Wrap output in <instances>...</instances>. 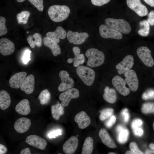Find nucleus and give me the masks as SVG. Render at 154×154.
Returning <instances> with one entry per match:
<instances>
[{
	"instance_id": "obj_1",
	"label": "nucleus",
	"mask_w": 154,
	"mask_h": 154,
	"mask_svg": "<svg viewBox=\"0 0 154 154\" xmlns=\"http://www.w3.org/2000/svg\"><path fill=\"white\" fill-rule=\"evenodd\" d=\"M70 12L69 8L66 5H54L49 7L48 14L53 21L59 22L66 19Z\"/></svg>"
},
{
	"instance_id": "obj_2",
	"label": "nucleus",
	"mask_w": 154,
	"mask_h": 154,
	"mask_svg": "<svg viewBox=\"0 0 154 154\" xmlns=\"http://www.w3.org/2000/svg\"><path fill=\"white\" fill-rule=\"evenodd\" d=\"M85 55L88 58L87 65L91 67L100 66L104 62V53L96 48H92L88 49Z\"/></svg>"
},
{
	"instance_id": "obj_3",
	"label": "nucleus",
	"mask_w": 154,
	"mask_h": 154,
	"mask_svg": "<svg viewBox=\"0 0 154 154\" xmlns=\"http://www.w3.org/2000/svg\"><path fill=\"white\" fill-rule=\"evenodd\" d=\"M105 22L106 25L123 34H128L131 30L129 23L123 19L108 18L105 19Z\"/></svg>"
},
{
	"instance_id": "obj_4",
	"label": "nucleus",
	"mask_w": 154,
	"mask_h": 154,
	"mask_svg": "<svg viewBox=\"0 0 154 154\" xmlns=\"http://www.w3.org/2000/svg\"><path fill=\"white\" fill-rule=\"evenodd\" d=\"M76 71L78 75L86 85L91 86L93 84L95 73L92 69L85 66H79Z\"/></svg>"
},
{
	"instance_id": "obj_5",
	"label": "nucleus",
	"mask_w": 154,
	"mask_h": 154,
	"mask_svg": "<svg viewBox=\"0 0 154 154\" xmlns=\"http://www.w3.org/2000/svg\"><path fill=\"white\" fill-rule=\"evenodd\" d=\"M99 31L101 36L104 38L120 39L123 37L120 31L106 25H101L99 28Z\"/></svg>"
},
{
	"instance_id": "obj_6",
	"label": "nucleus",
	"mask_w": 154,
	"mask_h": 154,
	"mask_svg": "<svg viewBox=\"0 0 154 154\" xmlns=\"http://www.w3.org/2000/svg\"><path fill=\"white\" fill-rule=\"evenodd\" d=\"M138 57L143 63L149 67H151L154 65V61L151 54V51L147 47L142 46L137 50Z\"/></svg>"
},
{
	"instance_id": "obj_7",
	"label": "nucleus",
	"mask_w": 154,
	"mask_h": 154,
	"mask_svg": "<svg viewBox=\"0 0 154 154\" xmlns=\"http://www.w3.org/2000/svg\"><path fill=\"white\" fill-rule=\"evenodd\" d=\"M59 76L61 82L58 87V90L59 91L63 92L73 88L74 84V80L69 76L68 73L66 71H61Z\"/></svg>"
},
{
	"instance_id": "obj_8",
	"label": "nucleus",
	"mask_w": 154,
	"mask_h": 154,
	"mask_svg": "<svg viewBox=\"0 0 154 154\" xmlns=\"http://www.w3.org/2000/svg\"><path fill=\"white\" fill-rule=\"evenodd\" d=\"M79 96V92L76 88H72L61 93L59 96V99L61 101V104L64 107L67 106L71 100L78 98Z\"/></svg>"
},
{
	"instance_id": "obj_9",
	"label": "nucleus",
	"mask_w": 154,
	"mask_h": 154,
	"mask_svg": "<svg viewBox=\"0 0 154 154\" xmlns=\"http://www.w3.org/2000/svg\"><path fill=\"white\" fill-rule=\"evenodd\" d=\"M126 3L129 8L140 17L145 16L148 14L147 9L140 0H126Z\"/></svg>"
},
{
	"instance_id": "obj_10",
	"label": "nucleus",
	"mask_w": 154,
	"mask_h": 154,
	"mask_svg": "<svg viewBox=\"0 0 154 154\" xmlns=\"http://www.w3.org/2000/svg\"><path fill=\"white\" fill-rule=\"evenodd\" d=\"M66 36L70 43L78 45L84 43L89 37L88 34L86 32L79 33L70 30L68 32Z\"/></svg>"
},
{
	"instance_id": "obj_11",
	"label": "nucleus",
	"mask_w": 154,
	"mask_h": 154,
	"mask_svg": "<svg viewBox=\"0 0 154 154\" xmlns=\"http://www.w3.org/2000/svg\"><path fill=\"white\" fill-rule=\"evenodd\" d=\"M133 64V56L129 55L125 56L121 62L117 64L116 68L118 73L121 74L131 70Z\"/></svg>"
},
{
	"instance_id": "obj_12",
	"label": "nucleus",
	"mask_w": 154,
	"mask_h": 154,
	"mask_svg": "<svg viewBox=\"0 0 154 154\" xmlns=\"http://www.w3.org/2000/svg\"><path fill=\"white\" fill-rule=\"evenodd\" d=\"M112 83L114 88L121 95L126 96L129 94V89L125 86L126 81L120 76L117 75L114 76L112 79Z\"/></svg>"
},
{
	"instance_id": "obj_13",
	"label": "nucleus",
	"mask_w": 154,
	"mask_h": 154,
	"mask_svg": "<svg viewBox=\"0 0 154 154\" xmlns=\"http://www.w3.org/2000/svg\"><path fill=\"white\" fill-rule=\"evenodd\" d=\"M124 75L125 80L130 90L133 92L137 91L139 86V81L135 72L131 69L125 72Z\"/></svg>"
},
{
	"instance_id": "obj_14",
	"label": "nucleus",
	"mask_w": 154,
	"mask_h": 154,
	"mask_svg": "<svg viewBox=\"0 0 154 154\" xmlns=\"http://www.w3.org/2000/svg\"><path fill=\"white\" fill-rule=\"evenodd\" d=\"M25 142L29 145L40 150H44L47 145L46 141L38 135H32L26 138Z\"/></svg>"
},
{
	"instance_id": "obj_15",
	"label": "nucleus",
	"mask_w": 154,
	"mask_h": 154,
	"mask_svg": "<svg viewBox=\"0 0 154 154\" xmlns=\"http://www.w3.org/2000/svg\"><path fill=\"white\" fill-rule=\"evenodd\" d=\"M15 50V45L12 41L5 38L0 39V52L2 55L4 56L10 55Z\"/></svg>"
},
{
	"instance_id": "obj_16",
	"label": "nucleus",
	"mask_w": 154,
	"mask_h": 154,
	"mask_svg": "<svg viewBox=\"0 0 154 154\" xmlns=\"http://www.w3.org/2000/svg\"><path fill=\"white\" fill-rule=\"evenodd\" d=\"M27 75V73L25 72H18L13 75L10 78L9 81L10 87L15 89L20 88Z\"/></svg>"
},
{
	"instance_id": "obj_17",
	"label": "nucleus",
	"mask_w": 154,
	"mask_h": 154,
	"mask_svg": "<svg viewBox=\"0 0 154 154\" xmlns=\"http://www.w3.org/2000/svg\"><path fill=\"white\" fill-rule=\"evenodd\" d=\"M77 138L72 136L68 139L64 144L62 149L66 154H72L76 151L78 145Z\"/></svg>"
},
{
	"instance_id": "obj_18",
	"label": "nucleus",
	"mask_w": 154,
	"mask_h": 154,
	"mask_svg": "<svg viewBox=\"0 0 154 154\" xmlns=\"http://www.w3.org/2000/svg\"><path fill=\"white\" fill-rule=\"evenodd\" d=\"M31 124V121L29 119L25 117H21L15 121L14 127L17 132L23 133L29 130Z\"/></svg>"
},
{
	"instance_id": "obj_19",
	"label": "nucleus",
	"mask_w": 154,
	"mask_h": 154,
	"mask_svg": "<svg viewBox=\"0 0 154 154\" xmlns=\"http://www.w3.org/2000/svg\"><path fill=\"white\" fill-rule=\"evenodd\" d=\"M74 119L77 123L79 127L81 129L85 128L90 125L91 123L90 118L84 111L77 114L75 116Z\"/></svg>"
},
{
	"instance_id": "obj_20",
	"label": "nucleus",
	"mask_w": 154,
	"mask_h": 154,
	"mask_svg": "<svg viewBox=\"0 0 154 154\" xmlns=\"http://www.w3.org/2000/svg\"><path fill=\"white\" fill-rule=\"evenodd\" d=\"M35 78L32 74L27 76L20 87L21 90L27 94H31L34 90Z\"/></svg>"
},
{
	"instance_id": "obj_21",
	"label": "nucleus",
	"mask_w": 154,
	"mask_h": 154,
	"mask_svg": "<svg viewBox=\"0 0 154 154\" xmlns=\"http://www.w3.org/2000/svg\"><path fill=\"white\" fill-rule=\"evenodd\" d=\"M72 50L74 55V57L69 58L67 60L69 63L73 62V66L75 67L79 66L80 64H83L85 61V57L83 54H80V50L79 47L74 46Z\"/></svg>"
},
{
	"instance_id": "obj_22",
	"label": "nucleus",
	"mask_w": 154,
	"mask_h": 154,
	"mask_svg": "<svg viewBox=\"0 0 154 154\" xmlns=\"http://www.w3.org/2000/svg\"><path fill=\"white\" fill-rule=\"evenodd\" d=\"M66 35V31L60 26L57 27L54 31L49 32L46 34V37L50 38L57 43L60 42V38L63 39Z\"/></svg>"
},
{
	"instance_id": "obj_23",
	"label": "nucleus",
	"mask_w": 154,
	"mask_h": 154,
	"mask_svg": "<svg viewBox=\"0 0 154 154\" xmlns=\"http://www.w3.org/2000/svg\"><path fill=\"white\" fill-rule=\"evenodd\" d=\"M43 41L44 45L51 50L54 56H57L61 53L60 48L56 42L48 37H44Z\"/></svg>"
},
{
	"instance_id": "obj_24",
	"label": "nucleus",
	"mask_w": 154,
	"mask_h": 154,
	"mask_svg": "<svg viewBox=\"0 0 154 154\" xmlns=\"http://www.w3.org/2000/svg\"><path fill=\"white\" fill-rule=\"evenodd\" d=\"M98 134L102 143L107 147L111 148L117 147V145L105 129L102 128L100 129Z\"/></svg>"
},
{
	"instance_id": "obj_25",
	"label": "nucleus",
	"mask_w": 154,
	"mask_h": 154,
	"mask_svg": "<svg viewBox=\"0 0 154 154\" xmlns=\"http://www.w3.org/2000/svg\"><path fill=\"white\" fill-rule=\"evenodd\" d=\"M15 110L21 115H26L29 114L31 110L29 100L24 99L20 101L16 106Z\"/></svg>"
},
{
	"instance_id": "obj_26",
	"label": "nucleus",
	"mask_w": 154,
	"mask_h": 154,
	"mask_svg": "<svg viewBox=\"0 0 154 154\" xmlns=\"http://www.w3.org/2000/svg\"><path fill=\"white\" fill-rule=\"evenodd\" d=\"M11 99L8 93L5 90L0 92V108L3 110L7 109L10 105Z\"/></svg>"
},
{
	"instance_id": "obj_27",
	"label": "nucleus",
	"mask_w": 154,
	"mask_h": 154,
	"mask_svg": "<svg viewBox=\"0 0 154 154\" xmlns=\"http://www.w3.org/2000/svg\"><path fill=\"white\" fill-rule=\"evenodd\" d=\"M28 43L32 48H34L35 46L40 47L42 43V37L38 33H35L33 35L29 36L27 38Z\"/></svg>"
},
{
	"instance_id": "obj_28",
	"label": "nucleus",
	"mask_w": 154,
	"mask_h": 154,
	"mask_svg": "<svg viewBox=\"0 0 154 154\" xmlns=\"http://www.w3.org/2000/svg\"><path fill=\"white\" fill-rule=\"evenodd\" d=\"M104 99L110 103H114L116 100L117 95L115 90L113 88L106 86L104 89L103 95Z\"/></svg>"
},
{
	"instance_id": "obj_29",
	"label": "nucleus",
	"mask_w": 154,
	"mask_h": 154,
	"mask_svg": "<svg viewBox=\"0 0 154 154\" xmlns=\"http://www.w3.org/2000/svg\"><path fill=\"white\" fill-rule=\"evenodd\" d=\"M51 113L53 118L55 120H58L60 117L64 113V106L58 102L51 106Z\"/></svg>"
},
{
	"instance_id": "obj_30",
	"label": "nucleus",
	"mask_w": 154,
	"mask_h": 154,
	"mask_svg": "<svg viewBox=\"0 0 154 154\" xmlns=\"http://www.w3.org/2000/svg\"><path fill=\"white\" fill-rule=\"evenodd\" d=\"M93 140L92 137H86L83 144L81 154H91L93 149Z\"/></svg>"
},
{
	"instance_id": "obj_31",
	"label": "nucleus",
	"mask_w": 154,
	"mask_h": 154,
	"mask_svg": "<svg viewBox=\"0 0 154 154\" xmlns=\"http://www.w3.org/2000/svg\"><path fill=\"white\" fill-rule=\"evenodd\" d=\"M38 98L41 104L44 105L47 104L50 100V94L48 90L44 89L40 93Z\"/></svg>"
},
{
	"instance_id": "obj_32",
	"label": "nucleus",
	"mask_w": 154,
	"mask_h": 154,
	"mask_svg": "<svg viewBox=\"0 0 154 154\" xmlns=\"http://www.w3.org/2000/svg\"><path fill=\"white\" fill-rule=\"evenodd\" d=\"M139 25L143 28L138 31V34L142 37L147 36L149 35L150 29L149 24L148 21L146 20H143L139 22Z\"/></svg>"
},
{
	"instance_id": "obj_33",
	"label": "nucleus",
	"mask_w": 154,
	"mask_h": 154,
	"mask_svg": "<svg viewBox=\"0 0 154 154\" xmlns=\"http://www.w3.org/2000/svg\"><path fill=\"white\" fill-rule=\"evenodd\" d=\"M118 134L117 140L120 143H125L127 140L129 135V131L123 127L117 131Z\"/></svg>"
},
{
	"instance_id": "obj_34",
	"label": "nucleus",
	"mask_w": 154,
	"mask_h": 154,
	"mask_svg": "<svg viewBox=\"0 0 154 154\" xmlns=\"http://www.w3.org/2000/svg\"><path fill=\"white\" fill-rule=\"evenodd\" d=\"M30 15L29 12L27 11H22L18 13L17 15L18 23L19 24H27Z\"/></svg>"
},
{
	"instance_id": "obj_35",
	"label": "nucleus",
	"mask_w": 154,
	"mask_h": 154,
	"mask_svg": "<svg viewBox=\"0 0 154 154\" xmlns=\"http://www.w3.org/2000/svg\"><path fill=\"white\" fill-rule=\"evenodd\" d=\"M142 112L145 114L154 113V103L147 102L143 104L141 108Z\"/></svg>"
},
{
	"instance_id": "obj_36",
	"label": "nucleus",
	"mask_w": 154,
	"mask_h": 154,
	"mask_svg": "<svg viewBox=\"0 0 154 154\" xmlns=\"http://www.w3.org/2000/svg\"><path fill=\"white\" fill-rule=\"evenodd\" d=\"M114 112L113 109L111 108H108L104 109L100 111L99 116V119L101 121H104L110 117L112 114Z\"/></svg>"
},
{
	"instance_id": "obj_37",
	"label": "nucleus",
	"mask_w": 154,
	"mask_h": 154,
	"mask_svg": "<svg viewBox=\"0 0 154 154\" xmlns=\"http://www.w3.org/2000/svg\"><path fill=\"white\" fill-rule=\"evenodd\" d=\"M6 20L5 18L2 16L0 17V36L6 34L7 32V29L5 26Z\"/></svg>"
},
{
	"instance_id": "obj_38",
	"label": "nucleus",
	"mask_w": 154,
	"mask_h": 154,
	"mask_svg": "<svg viewBox=\"0 0 154 154\" xmlns=\"http://www.w3.org/2000/svg\"><path fill=\"white\" fill-rule=\"evenodd\" d=\"M39 11L42 12L43 11L44 5L43 0H28Z\"/></svg>"
},
{
	"instance_id": "obj_39",
	"label": "nucleus",
	"mask_w": 154,
	"mask_h": 154,
	"mask_svg": "<svg viewBox=\"0 0 154 154\" xmlns=\"http://www.w3.org/2000/svg\"><path fill=\"white\" fill-rule=\"evenodd\" d=\"M129 148L133 154H143V153L138 149L137 144L135 142H132L130 143L129 145Z\"/></svg>"
},
{
	"instance_id": "obj_40",
	"label": "nucleus",
	"mask_w": 154,
	"mask_h": 154,
	"mask_svg": "<svg viewBox=\"0 0 154 154\" xmlns=\"http://www.w3.org/2000/svg\"><path fill=\"white\" fill-rule=\"evenodd\" d=\"M31 51L29 50H25L22 57V60L23 63L27 64L31 60Z\"/></svg>"
},
{
	"instance_id": "obj_41",
	"label": "nucleus",
	"mask_w": 154,
	"mask_h": 154,
	"mask_svg": "<svg viewBox=\"0 0 154 154\" xmlns=\"http://www.w3.org/2000/svg\"><path fill=\"white\" fill-rule=\"evenodd\" d=\"M142 98L145 100L154 99V90H149L144 93L142 95Z\"/></svg>"
},
{
	"instance_id": "obj_42",
	"label": "nucleus",
	"mask_w": 154,
	"mask_h": 154,
	"mask_svg": "<svg viewBox=\"0 0 154 154\" xmlns=\"http://www.w3.org/2000/svg\"><path fill=\"white\" fill-rule=\"evenodd\" d=\"M92 3L94 5L101 6L108 3L110 0H91Z\"/></svg>"
},
{
	"instance_id": "obj_43",
	"label": "nucleus",
	"mask_w": 154,
	"mask_h": 154,
	"mask_svg": "<svg viewBox=\"0 0 154 154\" xmlns=\"http://www.w3.org/2000/svg\"><path fill=\"white\" fill-rule=\"evenodd\" d=\"M62 134L61 130L58 129L50 132L48 134V136L50 139L53 138H55L56 137L61 135Z\"/></svg>"
},
{
	"instance_id": "obj_44",
	"label": "nucleus",
	"mask_w": 154,
	"mask_h": 154,
	"mask_svg": "<svg viewBox=\"0 0 154 154\" xmlns=\"http://www.w3.org/2000/svg\"><path fill=\"white\" fill-rule=\"evenodd\" d=\"M121 114L123 116L124 121L125 122H127L129 119V114L128 112V110L125 108L121 111Z\"/></svg>"
},
{
	"instance_id": "obj_45",
	"label": "nucleus",
	"mask_w": 154,
	"mask_h": 154,
	"mask_svg": "<svg viewBox=\"0 0 154 154\" xmlns=\"http://www.w3.org/2000/svg\"><path fill=\"white\" fill-rule=\"evenodd\" d=\"M147 21L149 25H154V10L151 11L149 13Z\"/></svg>"
},
{
	"instance_id": "obj_46",
	"label": "nucleus",
	"mask_w": 154,
	"mask_h": 154,
	"mask_svg": "<svg viewBox=\"0 0 154 154\" xmlns=\"http://www.w3.org/2000/svg\"><path fill=\"white\" fill-rule=\"evenodd\" d=\"M142 123V121L141 119H135L132 123V128L133 129L138 127L141 125Z\"/></svg>"
},
{
	"instance_id": "obj_47",
	"label": "nucleus",
	"mask_w": 154,
	"mask_h": 154,
	"mask_svg": "<svg viewBox=\"0 0 154 154\" xmlns=\"http://www.w3.org/2000/svg\"><path fill=\"white\" fill-rule=\"evenodd\" d=\"M116 121V118L115 116H112L110 119L106 122V125L108 128L111 127L115 124Z\"/></svg>"
},
{
	"instance_id": "obj_48",
	"label": "nucleus",
	"mask_w": 154,
	"mask_h": 154,
	"mask_svg": "<svg viewBox=\"0 0 154 154\" xmlns=\"http://www.w3.org/2000/svg\"><path fill=\"white\" fill-rule=\"evenodd\" d=\"M134 134L137 136L141 137L143 134V131L142 129L139 127L133 129Z\"/></svg>"
},
{
	"instance_id": "obj_49",
	"label": "nucleus",
	"mask_w": 154,
	"mask_h": 154,
	"mask_svg": "<svg viewBox=\"0 0 154 154\" xmlns=\"http://www.w3.org/2000/svg\"><path fill=\"white\" fill-rule=\"evenodd\" d=\"M7 149L3 145L0 144V154H4L6 153L7 151Z\"/></svg>"
},
{
	"instance_id": "obj_50",
	"label": "nucleus",
	"mask_w": 154,
	"mask_h": 154,
	"mask_svg": "<svg viewBox=\"0 0 154 154\" xmlns=\"http://www.w3.org/2000/svg\"><path fill=\"white\" fill-rule=\"evenodd\" d=\"M20 154H31V153L29 148L27 147L22 150L20 152Z\"/></svg>"
},
{
	"instance_id": "obj_51",
	"label": "nucleus",
	"mask_w": 154,
	"mask_h": 154,
	"mask_svg": "<svg viewBox=\"0 0 154 154\" xmlns=\"http://www.w3.org/2000/svg\"><path fill=\"white\" fill-rule=\"evenodd\" d=\"M148 5L152 7H154V0H143Z\"/></svg>"
},
{
	"instance_id": "obj_52",
	"label": "nucleus",
	"mask_w": 154,
	"mask_h": 154,
	"mask_svg": "<svg viewBox=\"0 0 154 154\" xmlns=\"http://www.w3.org/2000/svg\"><path fill=\"white\" fill-rule=\"evenodd\" d=\"M150 148L154 150V144L150 143L149 145Z\"/></svg>"
},
{
	"instance_id": "obj_53",
	"label": "nucleus",
	"mask_w": 154,
	"mask_h": 154,
	"mask_svg": "<svg viewBox=\"0 0 154 154\" xmlns=\"http://www.w3.org/2000/svg\"><path fill=\"white\" fill-rule=\"evenodd\" d=\"M125 154H133V153L131 151H127L125 153Z\"/></svg>"
},
{
	"instance_id": "obj_54",
	"label": "nucleus",
	"mask_w": 154,
	"mask_h": 154,
	"mask_svg": "<svg viewBox=\"0 0 154 154\" xmlns=\"http://www.w3.org/2000/svg\"><path fill=\"white\" fill-rule=\"evenodd\" d=\"M17 1L19 2H22L24 1L25 0H16Z\"/></svg>"
},
{
	"instance_id": "obj_55",
	"label": "nucleus",
	"mask_w": 154,
	"mask_h": 154,
	"mask_svg": "<svg viewBox=\"0 0 154 154\" xmlns=\"http://www.w3.org/2000/svg\"><path fill=\"white\" fill-rule=\"evenodd\" d=\"M108 154H115L116 153L114 152H110Z\"/></svg>"
},
{
	"instance_id": "obj_56",
	"label": "nucleus",
	"mask_w": 154,
	"mask_h": 154,
	"mask_svg": "<svg viewBox=\"0 0 154 154\" xmlns=\"http://www.w3.org/2000/svg\"><path fill=\"white\" fill-rule=\"evenodd\" d=\"M151 153L154 154V150L153 151L151 150Z\"/></svg>"
},
{
	"instance_id": "obj_57",
	"label": "nucleus",
	"mask_w": 154,
	"mask_h": 154,
	"mask_svg": "<svg viewBox=\"0 0 154 154\" xmlns=\"http://www.w3.org/2000/svg\"><path fill=\"white\" fill-rule=\"evenodd\" d=\"M153 129L154 131V121H153Z\"/></svg>"
},
{
	"instance_id": "obj_58",
	"label": "nucleus",
	"mask_w": 154,
	"mask_h": 154,
	"mask_svg": "<svg viewBox=\"0 0 154 154\" xmlns=\"http://www.w3.org/2000/svg\"></svg>"
}]
</instances>
